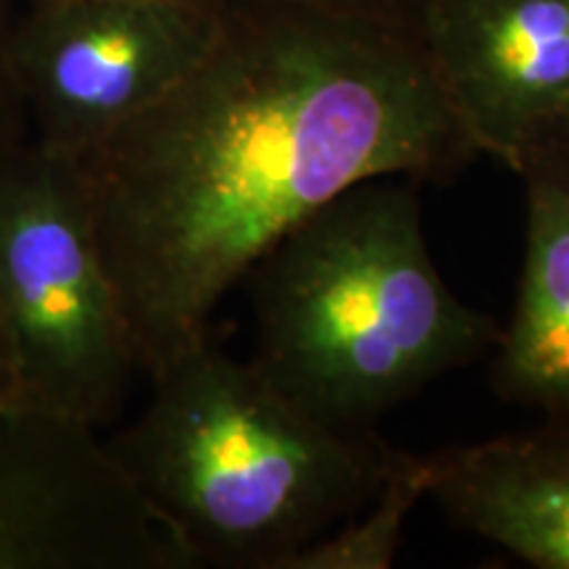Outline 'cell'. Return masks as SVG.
<instances>
[{"label": "cell", "instance_id": "1", "mask_svg": "<svg viewBox=\"0 0 569 569\" xmlns=\"http://www.w3.org/2000/svg\"><path fill=\"white\" fill-rule=\"evenodd\" d=\"M472 159L411 21L230 6L193 74L80 159L142 375L209 340L222 298L332 198Z\"/></svg>", "mask_w": 569, "mask_h": 569}, {"label": "cell", "instance_id": "2", "mask_svg": "<svg viewBox=\"0 0 569 569\" xmlns=\"http://www.w3.org/2000/svg\"><path fill=\"white\" fill-rule=\"evenodd\" d=\"M106 438L188 569H288L377 493L393 446L311 415L209 340L148 372Z\"/></svg>", "mask_w": 569, "mask_h": 569}, {"label": "cell", "instance_id": "3", "mask_svg": "<svg viewBox=\"0 0 569 569\" xmlns=\"http://www.w3.org/2000/svg\"><path fill=\"white\" fill-rule=\"evenodd\" d=\"M422 180L375 177L303 219L256 261L251 361L311 415L369 430L501 338L432 261Z\"/></svg>", "mask_w": 569, "mask_h": 569}, {"label": "cell", "instance_id": "4", "mask_svg": "<svg viewBox=\"0 0 569 569\" xmlns=\"http://www.w3.org/2000/svg\"><path fill=\"white\" fill-rule=\"evenodd\" d=\"M0 327L24 409L101 430L142 372L82 163L30 138L0 156Z\"/></svg>", "mask_w": 569, "mask_h": 569}, {"label": "cell", "instance_id": "5", "mask_svg": "<svg viewBox=\"0 0 569 569\" xmlns=\"http://www.w3.org/2000/svg\"><path fill=\"white\" fill-rule=\"evenodd\" d=\"M227 9L203 0H19L9 67L27 138L82 159L193 74Z\"/></svg>", "mask_w": 569, "mask_h": 569}, {"label": "cell", "instance_id": "6", "mask_svg": "<svg viewBox=\"0 0 569 569\" xmlns=\"http://www.w3.org/2000/svg\"><path fill=\"white\" fill-rule=\"evenodd\" d=\"M0 569H188L96 427L0 409Z\"/></svg>", "mask_w": 569, "mask_h": 569}, {"label": "cell", "instance_id": "7", "mask_svg": "<svg viewBox=\"0 0 569 569\" xmlns=\"http://www.w3.org/2000/svg\"><path fill=\"white\" fill-rule=\"evenodd\" d=\"M415 32L478 156L517 172L569 132V0H415Z\"/></svg>", "mask_w": 569, "mask_h": 569}, {"label": "cell", "instance_id": "8", "mask_svg": "<svg viewBox=\"0 0 569 569\" xmlns=\"http://www.w3.org/2000/svg\"><path fill=\"white\" fill-rule=\"evenodd\" d=\"M427 457V498L453 525L532 567L569 569V419Z\"/></svg>", "mask_w": 569, "mask_h": 569}, {"label": "cell", "instance_id": "9", "mask_svg": "<svg viewBox=\"0 0 569 569\" xmlns=\"http://www.w3.org/2000/svg\"><path fill=\"white\" fill-rule=\"evenodd\" d=\"M528 201L525 267L493 369L503 398L569 419V132L519 161Z\"/></svg>", "mask_w": 569, "mask_h": 569}, {"label": "cell", "instance_id": "10", "mask_svg": "<svg viewBox=\"0 0 569 569\" xmlns=\"http://www.w3.org/2000/svg\"><path fill=\"white\" fill-rule=\"evenodd\" d=\"M430 496V457L393 446L377 493L343 525L290 561L288 569H388L393 567L407 519Z\"/></svg>", "mask_w": 569, "mask_h": 569}, {"label": "cell", "instance_id": "11", "mask_svg": "<svg viewBox=\"0 0 569 569\" xmlns=\"http://www.w3.org/2000/svg\"><path fill=\"white\" fill-rule=\"evenodd\" d=\"M19 0H0V156L27 140L24 111L17 98L9 67V32Z\"/></svg>", "mask_w": 569, "mask_h": 569}, {"label": "cell", "instance_id": "12", "mask_svg": "<svg viewBox=\"0 0 569 569\" xmlns=\"http://www.w3.org/2000/svg\"><path fill=\"white\" fill-rule=\"evenodd\" d=\"M213 6H246V3H315L330 6V9H348V11H367L380 13V17L403 19L415 24V0H203Z\"/></svg>", "mask_w": 569, "mask_h": 569}, {"label": "cell", "instance_id": "13", "mask_svg": "<svg viewBox=\"0 0 569 569\" xmlns=\"http://www.w3.org/2000/svg\"><path fill=\"white\" fill-rule=\"evenodd\" d=\"M17 407H21L17 365H13L11 346L9 340H6L3 327H0V409H17Z\"/></svg>", "mask_w": 569, "mask_h": 569}]
</instances>
